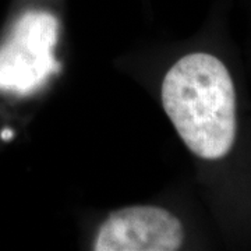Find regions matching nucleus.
I'll list each match as a JSON object with an SVG mask.
<instances>
[{
  "instance_id": "f257e3e1",
  "label": "nucleus",
  "mask_w": 251,
  "mask_h": 251,
  "mask_svg": "<svg viewBox=\"0 0 251 251\" xmlns=\"http://www.w3.org/2000/svg\"><path fill=\"white\" fill-rule=\"evenodd\" d=\"M162 105L187 148L215 161L230 152L236 140V92L229 70L218 57H181L162 82Z\"/></svg>"
},
{
  "instance_id": "f03ea898",
  "label": "nucleus",
  "mask_w": 251,
  "mask_h": 251,
  "mask_svg": "<svg viewBox=\"0 0 251 251\" xmlns=\"http://www.w3.org/2000/svg\"><path fill=\"white\" fill-rule=\"evenodd\" d=\"M59 18L52 11L28 9L18 14L0 45V92L27 97L59 73L54 57Z\"/></svg>"
},
{
  "instance_id": "20e7f679",
  "label": "nucleus",
  "mask_w": 251,
  "mask_h": 251,
  "mask_svg": "<svg viewBox=\"0 0 251 251\" xmlns=\"http://www.w3.org/2000/svg\"><path fill=\"white\" fill-rule=\"evenodd\" d=\"M10 137H13V131H10V130H6V131H3L1 133V138H10Z\"/></svg>"
},
{
  "instance_id": "7ed1b4c3",
  "label": "nucleus",
  "mask_w": 251,
  "mask_h": 251,
  "mask_svg": "<svg viewBox=\"0 0 251 251\" xmlns=\"http://www.w3.org/2000/svg\"><path fill=\"white\" fill-rule=\"evenodd\" d=\"M184 240L181 222L168 209L127 206L112 212L100 225L95 251H175Z\"/></svg>"
}]
</instances>
